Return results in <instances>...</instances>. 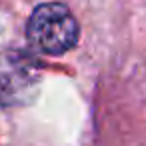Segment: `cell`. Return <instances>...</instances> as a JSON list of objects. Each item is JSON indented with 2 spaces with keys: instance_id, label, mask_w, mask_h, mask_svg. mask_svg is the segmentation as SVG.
Listing matches in <instances>:
<instances>
[{
  "instance_id": "1",
  "label": "cell",
  "mask_w": 146,
  "mask_h": 146,
  "mask_svg": "<svg viewBox=\"0 0 146 146\" xmlns=\"http://www.w3.org/2000/svg\"><path fill=\"white\" fill-rule=\"evenodd\" d=\"M78 22L60 2H46L34 8L26 22V36L30 44L50 56H60L72 50L78 42Z\"/></svg>"
},
{
  "instance_id": "2",
  "label": "cell",
  "mask_w": 146,
  "mask_h": 146,
  "mask_svg": "<svg viewBox=\"0 0 146 146\" xmlns=\"http://www.w3.org/2000/svg\"><path fill=\"white\" fill-rule=\"evenodd\" d=\"M40 84V66L24 50H0V108L20 106L36 96Z\"/></svg>"
}]
</instances>
